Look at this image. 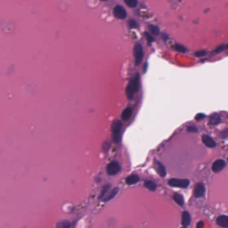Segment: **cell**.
<instances>
[{"label":"cell","mask_w":228,"mask_h":228,"mask_svg":"<svg viewBox=\"0 0 228 228\" xmlns=\"http://www.w3.org/2000/svg\"><path fill=\"white\" fill-rule=\"evenodd\" d=\"M191 222V217L190 213L186 211L183 212L182 214V224L183 226L186 227L189 226Z\"/></svg>","instance_id":"obj_11"},{"label":"cell","mask_w":228,"mask_h":228,"mask_svg":"<svg viewBox=\"0 0 228 228\" xmlns=\"http://www.w3.org/2000/svg\"><path fill=\"white\" fill-rule=\"evenodd\" d=\"M227 47H228V44H227Z\"/></svg>","instance_id":"obj_33"},{"label":"cell","mask_w":228,"mask_h":228,"mask_svg":"<svg viewBox=\"0 0 228 228\" xmlns=\"http://www.w3.org/2000/svg\"><path fill=\"white\" fill-rule=\"evenodd\" d=\"M101 1H107V0H101Z\"/></svg>","instance_id":"obj_31"},{"label":"cell","mask_w":228,"mask_h":228,"mask_svg":"<svg viewBox=\"0 0 228 228\" xmlns=\"http://www.w3.org/2000/svg\"><path fill=\"white\" fill-rule=\"evenodd\" d=\"M205 192V187L204 184L202 183H198L196 185L193 190V196L196 198H199L204 197Z\"/></svg>","instance_id":"obj_6"},{"label":"cell","mask_w":228,"mask_h":228,"mask_svg":"<svg viewBox=\"0 0 228 228\" xmlns=\"http://www.w3.org/2000/svg\"><path fill=\"white\" fill-rule=\"evenodd\" d=\"M202 142L204 143V145L206 146V147L208 148H215L216 146V143L215 142V141L213 140L212 137H210L207 135H204L201 137Z\"/></svg>","instance_id":"obj_9"},{"label":"cell","mask_w":228,"mask_h":228,"mask_svg":"<svg viewBox=\"0 0 228 228\" xmlns=\"http://www.w3.org/2000/svg\"><path fill=\"white\" fill-rule=\"evenodd\" d=\"M155 165H156V170L159 175L161 177H165L166 176V170L164 165L158 161L155 162Z\"/></svg>","instance_id":"obj_12"},{"label":"cell","mask_w":228,"mask_h":228,"mask_svg":"<svg viewBox=\"0 0 228 228\" xmlns=\"http://www.w3.org/2000/svg\"><path fill=\"white\" fill-rule=\"evenodd\" d=\"M144 186L148 189L149 190L153 191L156 190L157 185L156 184V183L153 182V181H150V180H148V181H145L144 182Z\"/></svg>","instance_id":"obj_17"},{"label":"cell","mask_w":228,"mask_h":228,"mask_svg":"<svg viewBox=\"0 0 228 228\" xmlns=\"http://www.w3.org/2000/svg\"><path fill=\"white\" fill-rule=\"evenodd\" d=\"M132 114V109L131 108H127L123 111L122 114V120L127 121L129 119Z\"/></svg>","instance_id":"obj_16"},{"label":"cell","mask_w":228,"mask_h":228,"mask_svg":"<svg viewBox=\"0 0 228 228\" xmlns=\"http://www.w3.org/2000/svg\"><path fill=\"white\" fill-rule=\"evenodd\" d=\"M148 28H149V30H150V32L154 35H158L159 33V27L156 26V25H149Z\"/></svg>","instance_id":"obj_20"},{"label":"cell","mask_w":228,"mask_h":228,"mask_svg":"<svg viewBox=\"0 0 228 228\" xmlns=\"http://www.w3.org/2000/svg\"><path fill=\"white\" fill-rule=\"evenodd\" d=\"M205 117V115L204 114H199L195 117V119L196 121H201L204 120Z\"/></svg>","instance_id":"obj_27"},{"label":"cell","mask_w":228,"mask_h":228,"mask_svg":"<svg viewBox=\"0 0 228 228\" xmlns=\"http://www.w3.org/2000/svg\"><path fill=\"white\" fill-rule=\"evenodd\" d=\"M114 14L115 18L120 19H125L127 16L126 11L124 8L120 6V5H117V6L115 7L114 10Z\"/></svg>","instance_id":"obj_7"},{"label":"cell","mask_w":228,"mask_h":228,"mask_svg":"<svg viewBox=\"0 0 228 228\" xmlns=\"http://www.w3.org/2000/svg\"><path fill=\"white\" fill-rule=\"evenodd\" d=\"M187 130L188 132H190V133H196V132H198V128H197L196 126H193V125L188 127Z\"/></svg>","instance_id":"obj_25"},{"label":"cell","mask_w":228,"mask_h":228,"mask_svg":"<svg viewBox=\"0 0 228 228\" xmlns=\"http://www.w3.org/2000/svg\"><path fill=\"white\" fill-rule=\"evenodd\" d=\"M139 181V177L137 175H131L125 179V182L128 185H134L137 184Z\"/></svg>","instance_id":"obj_13"},{"label":"cell","mask_w":228,"mask_h":228,"mask_svg":"<svg viewBox=\"0 0 228 228\" xmlns=\"http://www.w3.org/2000/svg\"><path fill=\"white\" fill-rule=\"evenodd\" d=\"M226 163L223 159H218L213 163L212 165V171L215 173H218L221 171L226 167Z\"/></svg>","instance_id":"obj_8"},{"label":"cell","mask_w":228,"mask_h":228,"mask_svg":"<svg viewBox=\"0 0 228 228\" xmlns=\"http://www.w3.org/2000/svg\"><path fill=\"white\" fill-rule=\"evenodd\" d=\"M182 228H187L186 227H182Z\"/></svg>","instance_id":"obj_32"},{"label":"cell","mask_w":228,"mask_h":228,"mask_svg":"<svg viewBox=\"0 0 228 228\" xmlns=\"http://www.w3.org/2000/svg\"><path fill=\"white\" fill-rule=\"evenodd\" d=\"M129 27H130V28H132V29L137 28L139 26L138 24H137L136 21L134 20V19H131V21H129Z\"/></svg>","instance_id":"obj_24"},{"label":"cell","mask_w":228,"mask_h":228,"mask_svg":"<svg viewBox=\"0 0 228 228\" xmlns=\"http://www.w3.org/2000/svg\"><path fill=\"white\" fill-rule=\"evenodd\" d=\"M205 54H206V52L204 50H200V51H198V52H196L195 55L196 56H197V57H202V56L205 55Z\"/></svg>","instance_id":"obj_26"},{"label":"cell","mask_w":228,"mask_h":228,"mask_svg":"<svg viewBox=\"0 0 228 228\" xmlns=\"http://www.w3.org/2000/svg\"><path fill=\"white\" fill-rule=\"evenodd\" d=\"M121 170L119 163L117 162H112L107 166V173L109 176H114L119 172Z\"/></svg>","instance_id":"obj_5"},{"label":"cell","mask_w":228,"mask_h":228,"mask_svg":"<svg viewBox=\"0 0 228 228\" xmlns=\"http://www.w3.org/2000/svg\"><path fill=\"white\" fill-rule=\"evenodd\" d=\"M221 122V118L219 117V115L217 114H213L212 116L210 117V123L212 125H217Z\"/></svg>","instance_id":"obj_18"},{"label":"cell","mask_w":228,"mask_h":228,"mask_svg":"<svg viewBox=\"0 0 228 228\" xmlns=\"http://www.w3.org/2000/svg\"><path fill=\"white\" fill-rule=\"evenodd\" d=\"M109 187H110V185H109V184H107L106 185H104L102 190H101V192L100 196V199L103 198V197L106 195V193H107V191L109 190Z\"/></svg>","instance_id":"obj_22"},{"label":"cell","mask_w":228,"mask_h":228,"mask_svg":"<svg viewBox=\"0 0 228 228\" xmlns=\"http://www.w3.org/2000/svg\"><path fill=\"white\" fill-rule=\"evenodd\" d=\"M145 36H146V39H147V40H148L149 44L151 43V42L153 41V37H152V36L149 33H145Z\"/></svg>","instance_id":"obj_28"},{"label":"cell","mask_w":228,"mask_h":228,"mask_svg":"<svg viewBox=\"0 0 228 228\" xmlns=\"http://www.w3.org/2000/svg\"><path fill=\"white\" fill-rule=\"evenodd\" d=\"M217 224L222 227L228 228V216L220 215L217 218Z\"/></svg>","instance_id":"obj_10"},{"label":"cell","mask_w":228,"mask_h":228,"mask_svg":"<svg viewBox=\"0 0 228 228\" xmlns=\"http://www.w3.org/2000/svg\"><path fill=\"white\" fill-rule=\"evenodd\" d=\"M124 1L128 7L131 8L136 7L137 5V0H124Z\"/></svg>","instance_id":"obj_21"},{"label":"cell","mask_w":228,"mask_h":228,"mask_svg":"<svg viewBox=\"0 0 228 228\" xmlns=\"http://www.w3.org/2000/svg\"><path fill=\"white\" fill-rule=\"evenodd\" d=\"M134 55L135 57V63L136 66L139 65L142 62L143 58V47L141 44H136L134 49Z\"/></svg>","instance_id":"obj_4"},{"label":"cell","mask_w":228,"mask_h":228,"mask_svg":"<svg viewBox=\"0 0 228 228\" xmlns=\"http://www.w3.org/2000/svg\"><path fill=\"white\" fill-rule=\"evenodd\" d=\"M140 87V77L139 75L137 74L136 75L129 81L128 86H127L125 92L127 97L129 100H132L134 97L135 93L139 91Z\"/></svg>","instance_id":"obj_1"},{"label":"cell","mask_w":228,"mask_h":228,"mask_svg":"<svg viewBox=\"0 0 228 228\" xmlns=\"http://www.w3.org/2000/svg\"><path fill=\"white\" fill-rule=\"evenodd\" d=\"M122 128V123L120 120H115L111 125L112 139L115 143H119L120 139L121 131Z\"/></svg>","instance_id":"obj_2"},{"label":"cell","mask_w":228,"mask_h":228,"mask_svg":"<svg viewBox=\"0 0 228 228\" xmlns=\"http://www.w3.org/2000/svg\"><path fill=\"white\" fill-rule=\"evenodd\" d=\"M175 48L177 52H181V53H185L187 52V49L185 48L184 46H182V45H180V44H176L175 46Z\"/></svg>","instance_id":"obj_23"},{"label":"cell","mask_w":228,"mask_h":228,"mask_svg":"<svg viewBox=\"0 0 228 228\" xmlns=\"http://www.w3.org/2000/svg\"><path fill=\"white\" fill-rule=\"evenodd\" d=\"M224 49V46H219V47H218V48H217V49L215 50V52H216V53H219V52H221V51H223Z\"/></svg>","instance_id":"obj_29"},{"label":"cell","mask_w":228,"mask_h":228,"mask_svg":"<svg viewBox=\"0 0 228 228\" xmlns=\"http://www.w3.org/2000/svg\"><path fill=\"white\" fill-rule=\"evenodd\" d=\"M173 198L174 199V201H175L179 205H181V206H182V205L184 204V197H183L181 194H179L178 193H174V195L173 196Z\"/></svg>","instance_id":"obj_15"},{"label":"cell","mask_w":228,"mask_h":228,"mask_svg":"<svg viewBox=\"0 0 228 228\" xmlns=\"http://www.w3.org/2000/svg\"><path fill=\"white\" fill-rule=\"evenodd\" d=\"M118 191H119V188L118 187H115L114 188V189L113 190H111L110 191V193H109L108 196H107L105 198L103 199V201H109L111 200V199H113L114 197L117 195Z\"/></svg>","instance_id":"obj_14"},{"label":"cell","mask_w":228,"mask_h":228,"mask_svg":"<svg viewBox=\"0 0 228 228\" xmlns=\"http://www.w3.org/2000/svg\"><path fill=\"white\" fill-rule=\"evenodd\" d=\"M227 161H228V158H227Z\"/></svg>","instance_id":"obj_34"},{"label":"cell","mask_w":228,"mask_h":228,"mask_svg":"<svg viewBox=\"0 0 228 228\" xmlns=\"http://www.w3.org/2000/svg\"><path fill=\"white\" fill-rule=\"evenodd\" d=\"M69 227L70 222L66 219L59 221L56 226V228H69Z\"/></svg>","instance_id":"obj_19"},{"label":"cell","mask_w":228,"mask_h":228,"mask_svg":"<svg viewBox=\"0 0 228 228\" xmlns=\"http://www.w3.org/2000/svg\"><path fill=\"white\" fill-rule=\"evenodd\" d=\"M168 184L171 187L186 188L190 185V181L185 179H176L173 178L169 180Z\"/></svg>","instance_id":"obj_3"},{"label":"cell","mask_w":228,"mask_h":228,"mask_svg":"<svg viewBox=\"0 0 228 228\" xmlns=\"http://www.w3.org/2000/svg\"><path fill=\"white\" fill-rule=\"evenodd\" d=\"M204 221H199V222H198V224H197V227H196V228H203V227H204Z\"/></svg>","instance_id":"obj_30"}]
</instances>
